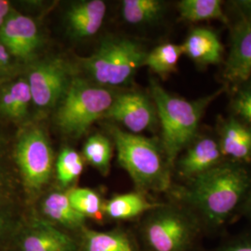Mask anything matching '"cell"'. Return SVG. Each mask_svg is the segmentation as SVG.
<instances>
[{
	"mask_svg": "<svg viewBox=\"0 0 251 251\" xmlns=\"http://www.w3.org/2000/svg\"><path fill=\"white\" fill-rule=\"evenodd\" d=\"M6 226H7V218L3 213L0 212V235L4 232Z\"/></svg>",
	"mask_w": 251,
	"mask_h": 251,
	"instance_id": "33",
	"label": "cell"
},
{
	"mask_svg": "<svg viewBox=\"0 0 251 251\" xmlns=\"http://www.w3.org/2000/svg\"><path fill=\"white\" fill-rule=\"evenodd\" d=\"M214 251H251V235L242 236L225 243Z\"/></svg>",
	"mask_w": 251,
	"mask_h": 251,
	"instance_id": "28",
	"label": "cell"
},
{
	"mask_svg": "<svg viewBox=\"0 0 251 251\" xmlns=\"http://www.w3.org/2000/svg\"><path fill=\"white\" fill-rule=\"evenodd\" d=\"M13 12L11 4L9 1L0 0V27L4 25L6 20Z\"/></svg>",
	"mask_w": 251,
	"mask_h": 251,
	"instance_id": "30",
	"label": "cell"
},
{
	"mask_svg": "<svg viewBox=\"0 0 251 251\" xmlns=\"http://www.w3.org/2000/svg\"><path fill=\"white\" fill-rule=\"evenodd\" d=\"M251 75V16H247L234 27L225 76L229 82L240 83Z\"/></svg>",
	"mask_w": 251,
	"mask_h": 251,
	"instance_id": "12",
	"label": "cell"
},
{
	"mask_svg": "<svg viewBox=\"0 0 251 251\" xmlns=\"http://www.w3.org/2000/svg\"><path fill=\"white\" fill-rule=\"evenodd\" d=\"M15 159L28 191L35 193L45 186L52 173L53 152L43 129L33 126L22 133Z\"/></svg>",
	"mask_w": 251,
	"mask_h": 251,
	"instance_id": "7",
	"label": "cell"
},
{
	"mask_svg": "<svg viewBox=\"0 0 251 251\" xmlns=\"http://www.w3.org/2000/svg\"><path fill=\"white\" fill-rule=\"evenodd\" d=\"M203 228L186 207L160 206L151 211L143 227L151 251H193Z\"/></svg>",
	"mask_w": 251,
	"mask_h": 251,
	"instance_id": "5",
	"label": "cell"
},
{
	"mask_svg": "<svg viewBox=\"0 0 251 251\" xmlns=\"http://www.w3.org/2000/svg\"><path fill=\"white\" fill-rule=\"evenodd\" d=\"M42 211L50 220L68 229L82 227L86 217L75 210L70 203L67 194L52 193L44 199Z\"/></svg>",
	"mask_w": 251,
	"mask_h": 251,
	"instance_id": "19",
	"label": "cell"
},
{
	"mask_svg": "<svg viewBox=\"0 0 251 251\" xmlns=\"http://www.w3.org/2000/svg\"><path fill=\"white\" fill-rule=\"evenodd\" d=\"M106 5L101 0L81 1L66 12V24L71 36L86 38L94 36L102 25Z\"/></svg>",
	"mask_w": 251,
	"mask_h": 251,
	"instance_id": "14",
	"label": "cell"
},
{
	"mask_svg": "<svg viewBox=\"0 0 251 251\" xmlns=\"http://www.w3.org/2000/svg\"><path fill=\"white\" fill-rule=\"evenodd\" d=\"M112 152V144L101 134L90 136L83 147V154L87 161L103 175L108 174L110 170Z\"/></svg>",
	"mask_w": 251,
	"mask_h": 251,
	"instance_id": "24",
	"label": "cell"
},
{
	"mask_svg": "<svg viewBox=\"0 0 251 251\" xmlns=\"http://www.w3.org/2000/svg\"><path fill=\"white\" fill-rule=\"evenodd\" d=\"M219 145L224 156L235 163L251 161V126L233 118L226 120L222 125Z\"/></svg>",
	"mask_w": 251,
	"mask_h": 251,
	"instance_id": "16",
	"label": "cell"
},
{
	"mask_svg": "<svg viewBox=\"0 0 251 251\" xmlns=\"http://www.w3.org/2000/svg\"><path fill=\"white\" fill-rule=\"evenodd\" d=\"M147 53L134 41L126 38L104 40L82 65L90 77L102 86H120L128 83L144 65Z\"/></svg>",
	"mask_w": 251,
	"mask_h": 251,
	"instance_id": "6",
	"label": "cell"
},
{
	"mask_svg": "<svg viewBox=\"0 0 251 251\" xmlns=\"http://www.w3.org/2000/svg\"><path fill=\"white\" fill-rule=\"evenodd\" d=\"M151 92L161 125L162 150L172 168L180 152L195 140L206 108L223 93V90L201 99L188 100L171 94L152 81Z\"/></svg>",
	"mask_w": 251,
	"mask_h": 251,
	"instance_id": "2",
	"label": "cell"
},
{
	"mask_svg": "<svg viewBox=\"0 0 251 251\" xmlns=\"http://www.w3.org/2000/svg\"><path fill=\"white\" fill-rule=\"evenodd\" d=\"M235 5L239 7L243 11H247L249 13L248 16H251V1H240L235 2Z\"/></svg>",
	"mask_w": 251,
	"mask_h": 251,
	"instance_id": "31",
	"label": "cell"
},
{
	"mask_svg": "<svg viewBox=\"0 0 251 251\" xmlns=\"http://www.w3.org/2000/svg\"><path fill=\"white\" fill-rule=\"evenodd\" d=\"M80 154L71 148H64L60 152L56 164L57 178L63 186H68L77 179L83 171Z\"/></svg>",
	"mask_w": 251,
	"mask_h": 251,
	"instance_id": "25",
	"label": "cell"
},
{
	"mask_svg": "<svg viewBox=\"0 0 251 251\" xmlns=\"http://www.w3.org/2000/svg\"><path fill=\"white\" fill-rule=\"evenodd\" d=\"M120 122L130 133L138 134L157 123V114L151 100L141 92L118 95L104 117Z\"/></svg>",
	"mask_w": 251,
	"mask_h": 251,
	"instance_id": "9",
	"label": "cell"
},
{
	"mask_svg": "<svg viewBox=\"0 0 251 251\" xmlns=\"http://www.w3.org/2000/svg\"><path fill=\"white\" fill-rule=\"evenodd\" d=\"M22 251H75L72 237L44 220H34L22 239Z\"/></svg>",
	"mask_w": 251,
	"mask_h": 251,
	"instance_id": "13",
	"label": "cell"
},
{
	"mask_svg": "<svg viewBox=\"0 0 251 251\" xmlns=\"http://www.w3.org/2000/svg\"><path fill=\"white\" fill-rule=\"evenodd\" d=\"M109 130L116 144L118 163L141 193L163 192L171 187V165L156 141L115 126Z\"/></svg>",
	"mask_w": 251,
	"mask_h": 251,
	"instance_id": "3",
	"label": "cell"
},
{
	"mask_svg": "<svg viewBox=\"0 0 251 251\" xmlns=\"http://www.w3.org/2000/svg\"><path fill=\"white\" fill-rule=\"evenodd\" d=\"M243 205H245V208H246V212L251 216V187L247 195V197L244 200Z\"/></svg>",
	"mask_w": 251,
	"mask_h": 251,
	"instance_id": "32",
	"label": "cell"
},
{
	"mask_svg": "<svg viewBox=\"0 0 251 251\" xmlns=\"http://www.w3.org/2000/svg\"><path fill=\"white\" fill-rule=\"evenodd\" d=\"M164 5L158 0H125L122 2V16L131 25L148 24L159 18Z\"/></svg>",
	"mask_w": 251,
	"mask_h": 251,
	"instance_id": "23",
	"label": "cell"
},
{
	"mask_svg": "<svg viewBox=\"0 0 251 251\" xmlns=\"http://www.w3.org/2000/svg\"><path fill=\"white\" fill-rule=\"evenodd\" d=\"M224 157L219 142L202 137L189 144L187 151L178 161V172L180 177L190 180L224 163Z\"/></svg>",
	"mask_w": 251,
	"mask_h": 251,
	"instance_id": "11",
	"label": "cell"
},
{
	"mask_svg": "<svg viewBox=\"0 0 251 251\" xmlns=\"http://www.w3.org/2000/svg\"><path fill=\"white\" fill-rule=\"evenodd\" d=\"M0 42L12 57L29 61L37 52L41 38L33 19L13 11L0 27Z\"/></svg>",
	"mask_w": 251,
	"mask_h": 251,
	"instance_id": "10",
	"label": "cell"
},
{
	"mask_svg": "<svg viewBox=\"0 0 251 251\" xmlns=\"http://www.w3.org/2000/svg\"><path fill=\"white\" fill-rule=\"evenodd\" d=\"M84 251H136L132 243L124 233L116 232L85 231Z\"/></svg>",
	"mask_w": 251,
	"mask_h": 251,
	"instance_id": "22",
	"label": "cell"
},
{
	"mask_svg": "<svg viewBox=\"0 0 251 251\" xmlns=\"http://www.w3.org/2000/svg\"><path fill=\"white\" fill-rule=\"evenodd\" d=\"M180 17L192 23L219 20L227 22L219 0H182L178 5Z\"/></svg>",
	"mask_w": 251,
	"mask_h": 251,
	"instance_id": "20",
	"label": "cell"
},
{
	"mask_svg": "<svg viewBox=\"0 0 251 251\" xmlns=\"http://www.w3.org/2000/svg\"><path fill=\"white\" fill-rule=\"evenodd\" d=\"M26 79L34 104L46 111L60 103L73 78L63 59L50 58L34 64Z\"/></svg>",
	"mask_w": 251,
	"mask_h": 251,
	"instance_id": "8",
	"label": "cell"
},
{
	"mask_svg": "<svg viewBox=\"0 0 251 251\" xmlns=\"http://www.w3.org/2000/svg\"><path fill=\"white\" fill-rule=\"evenodd\" d=\"M0 74H4V73L2 72V71H1V70H0Z\"/></svg>",
	"mask_w": 251,
	"mask_h": 251,
	"instance_id": "35",
	"label": "cell"
},
{
	"mask_svg": "<svg viewBox=\"0 0 251 251\" xmlns=\"http://www.w3.org/2000/svg\"><path fill=\"white\" fill-rule=\"evenodd\" d=\"M183 53L199 65L217 64L222 61L224 46L214 31L195 28L181 45Z\"/></svg>",
	"mask_w": 251,
	"mask_h": 251,
	"instance_id": "15",
	"label": "cell"
},
{
	"mask_svg": "<svg viewBox=\"0 0 251 251\" xmlns=\"http://www.w3.org/2000/svg\"><path fill=\"white\" fill-rule=\"evenodd\" d=\"M233 110L251 126V90L239 92L233 100Z\"/></svg>",
	"mask_w": 251,
	"mask_h": 251,
	"instance_id": "27",
	"label": "cell"
},
{
	"mask_svg": "<svg viewBox=\"0 0 251 251\" xmlns=\"http://www.w3.org/2000/svg\"><path fill=\"white\" fill-rule=\"evenodd\" d=\"M0 160H1V149H0ZM0 178H1V164H0Z\"/></svg>",
	"mask_w": 251,
	"mask_h": 251,
	"instance_id": "34",
	"label": "cell"
},
{
	"mask_svg": "<svg viewBox=\"0 0 251 251\" xmlns=\"http://www.w3.org/2000/svg\"><path fill=\"white\" fill-rule=\"evenodd\" d=\"M161 206L148 200L144 193H128L116 196L102 206V212L112 219L128 220L151 212Z\"/></svg>",
	"mask_w": 251,
	"mask_h": 251,
	"instance_id": "17",
	"label": "cell"
},
{
	"mask_svg": "<svg viewBox=\"0 0 251 251\" xmlns=\"http://www.w3.org/2000/svg\"><path fill=\"white\" fill-rule=\"evenodd\" d=\"M33 102L27 79L13 81L0 92V114L12 120L26 117Z\"/></svg>",
	"mask_w": 251,
	"mask_h": 251,
	"instance_id": "18",
	"label": "cell"
},
{
	"mask_svg": "<svg viewBox=\"0 0 251 251\" xmlns=\"http://www.w3.org/2000/svg\"><path fill=\"white\" fill-rule=\"evenodd\" d=\"M182 53L181 46L165 43L147 53L144 64L147 65L152 72L165 78L171 73L176 71Z\"/></svg>",
	"mask_w": 251,
	"mask_h": 251,
	"instance_id": "21",
	"label": "cell"
},
{
	"mask_svg": "<svg viewBox=\"0 0 251 251\" xmlns=\"http://www.w3.org/2000/svg\"><path fill=\"white\" fill-rule=\"evenodd\" d=\"M251 187V172L242 164L224 162L188 180L180 198L204 231H216L244 203Z\"/></svg>",
	"mask_w": 251,
	"mask_h": 251,
	"instance_id": "1",
	"label": "cell"
},
{
	"mask_svg": "<svg viewBox=\"0 0 251 251\" xmlns=\"http://www.w3.org/2000/svg\"><path fill=\"white\" fill-rule=\"evenodd\" d=\"M110 90L74 77L55 113V123L64 134L78 137L104 117L114 101Z\"/></svg>",
	"mask_w": 251,
	"mask_h": 251,
	"instance_id": "4",
	"label": "cell"
},
{
	"mask_svg": "<svg viewBox=\"0 0 251 251\" xmlns=\"http://www.w3.org/2000/svg\"><path fill=\"white\" fill-rule=\"evenodd\" d=\"M74 208L82 215L100 218L101 215V201L99 195L89 188H75L67 193Z\"/></svg>",
	"mask_w": 251,
	"mask_h": 251,
	"instance_id": "26",
	"label": "cell"
},
{
	"mask_svg": "<svg viewBox=\"0 0 251 251\" xmlns=\"http://www.w3.org/2000/svg\"><path fill=\"white\" fill-rule=\"evenodd\" d=\"M11 57L8 49L0 42V70L4 74L11 69Z\"/></svg>",
	"mask_w": 251,
	"mask_h": 251,
	"instance_id": "29",
	"label": "cell"
}]
</instances>
